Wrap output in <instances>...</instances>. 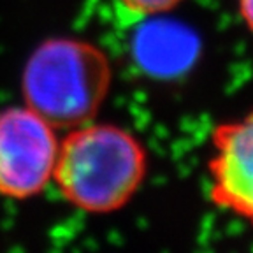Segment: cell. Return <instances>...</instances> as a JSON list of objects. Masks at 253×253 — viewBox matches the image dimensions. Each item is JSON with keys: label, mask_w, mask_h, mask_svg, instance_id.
<instances>
[{"label": "cell", "mask_w": 253, "mask_h": 253, "mask_svg": "<svg viewBox=\"0 0 253 253\" xmlns=\"http://www.w3.org/2000/svg\"><path fill=\"white\" fill-rule=\"evenodd\" d=\"M148 174V151L115 123L88 122L60 141L53 183L72 208L109 214L125 208Z\"/></svg>", "instance_id": "cell-1"}, {"label": "cell", "mask_w": 253, "mask_h": 253, "mask_svg": "<svg viewBox=\"0 0 253 253\" xmlns=\"http://www.w3.org/2000/svg\"><path fill=\"white\" fill-rule=\"evenodd\" d=\"M113 84L106 53L90 41L53 37L30 53L21 74L25 106L55 128L93 122Z\"/></svg>", "instance_id": "cell-2"}, {"label": "cell", "mask_w": 253, "mask_h": 253, "mask_svg": "<svg viewBox=\"0 0 253 253\" xmlns=\"http://www.w3.org/2000/svg\"><path fill=\"white\" fill-rule=\"evenodd\" d=\"M60 139L56 128L27 106L0 111V195L37 197L53 181Z\"/></svg>", "instance_id": "cell-3"}, {"label": "cell", "mask_w": 253, "mask_h": 253, "mask_svg": "<svg viewBox=\"0 0 253 253\" xmlns=\"http://www.w3.org/2000/svg\"><path fill=\"white\" fill-rule=\"evenodd\" d=\"M211 146L210 201L253 227V109L241 118L218 123Z\"/></svg>", "instance_id": "cell-4"}, {"label": "cell", "mask_w": 253, "mask_h": 253, "mask_svg": "<svg viewBox=\"0 0 253 253\" xmlns=\"http://www.w3.org/2000/svg\"><path fill=\"white\" fill-rule=\"evenodd\" d=\"M199 56L194 30L174 21L157 20L135 34L134 58L153 78H176L188 71Z\"/></svg>", "instance_id": "cell-5"}, {"label": "cell", "mask_w": 253, "mask_h": 253, "mask_svg": "<svg viewBox=\"0 0 253 253\" xmlns=\"http://www.w3.org/2000/svg\"><path fill=\"white\" fill-rule=\"evenodd\" d=\"M183 0H120V4L135 16H158L178 7Z\"/></svg>", "instance_id": "cell-6"}, {"label": "cell", "mask_w": 253, "mask_h": 253, "mask_svg": "<svg viewBox=\"0 0 253 253\" xmlns=\"http://www.w3.org/2000/svg\"><path fill=\"white\" fill-rule=\"evenodd\" d=\"M237 9L246 28L253 34V0H237Z\"/></svg>", "instance_id": "cell-7"}]
</instances>
